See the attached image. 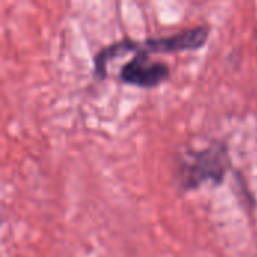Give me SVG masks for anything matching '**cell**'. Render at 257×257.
Masks as SVG:
<instances>
[{
	"mask_svg": "<svg viewBox=\"0 0 257 257\" xmlns=\"http://www.w3.org/2000/svg\"><path fill=\"white\" fill-rule=\"evenodd\" d=\"M209 38L208 26H197L191 29H185L170 36L161 38H148L145 41H133L122 39L105 48H102L95 56V77L104 78L107 75V65L113 59L119 56H125L128 53H146V54H169V53H181V51H193L202 48Z\"/></svg>",
	"mask_w": 257,
	"mask_h": 257,
	"instance_id": "cell-1",
	"label": "cell"
},
{
	"mask_svg": "<svg viewBox=\"0 0 257 257\" xmlns=\"http://www.w3.org/2000/svg\"><path fill=\"white\" fill-rule=\"evenodd\" d=\"M170 78V68L164 62H155L146 53H136L120 69V80L126 84L152 89Z\"/></svg>",
	"mask_w": 257,
	"mask_h": 257,
	"instance_id": "cell-3",
	"label": "cell"
},
{
	"mask_svg": "<svg viewBox=\"0 0 257 257\" xmlns=\"http://www.w3.org/2000/svg\"><path fill=\"white\" fill-rule=\"evenodd\" d=\"M230 169L229 149L221 142H214L202 151L188 152L178 163V184L182 191H193L203 184H223Z\"/></svg>",
	"mask_w": 257,
	"mask_h": 257,
	"instance_id": "cell-2",
	"label": "cell"
}]
</instances>
